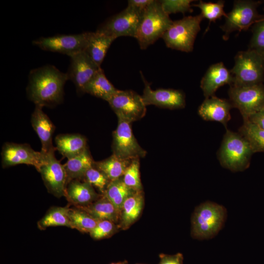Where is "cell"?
<instances>
[{"label": "cell", "instance_id": "obj_1", "mask_svg": "<svg viewBox=\"0 0 264 264\" xmlns=\"http://www.w3.org/2000/svg\"><path fill=\"white\" fill-rule=\"evenodd\" d=\"M67 80L66 73L53 65L33 69L28 75L27 97L35 105L55 107L64 100V86Z\"/></svg>", "mask_w": 264, "mask_h": 264}, {"label": "cell", "instance_id": "obj_2", "mask_svg": "<svg viewBox=\"0 0 264 264\" xmlns=\"http://www.w3.org/2000/svg\"><path fill=\"white\" fill-rule=\"evenodd\" d=\"M173 22L159 0H154L144 10L135 37L140 48L145 49L162 38Z\"/></svg>", "mask_w": 264, "mask_h": 264}, {"label": "cell", "instance_id": "obj_3", "mask_svg": "<svg viewBox=\"0 0 264 264\" xmlns=\"http://www.w3.org/2000/svg\"><path fill=\"white\" fill-rule=\"evenodd\" d=\"M253 153L249 143L243 136L227 129L218 156L222 166L238 172L249 166Z\"/></svg>", "mask_w": 264, "mask_h": 264}, {"label": "cell", "instance_id": "obj_4", "mask_svg": "<svg viewBox=\"0 0 264 264\" xmlns=\"http://www.w3.org/2000/svg\"><path fill=\"white\" fill-rule=\"evenodd\" d=\"M226 218L224 207L211 202L201 204L195 209L191 220V235L198 240L214 237L222 228Z\"/></svg>", "mask_w": 264, "mask_h": 264}, {"label": "cell", "instance_id": "obj_5", "mask_svg": "<svg viewBox=\"0 0 264 264\" xmlns=\"http://www.w3.org/2000/svg\"><path fill=\"white\" fill-rule=\"evenodd\" d=\"M234 60V66L230 70L234 78L233 86L242 87L263 84L264 57L262 55L248 49L238 52Z\"/></svg>", "mask_w": 264, "mask_h": 264}, {"label": "cell", "instance_id": "obj_6", "mask_svg": "<svg viewBox=\"0 0 264 264\" xmlns=\"http://www.w3.org/2000/svg\"><path fill=\"white\" fill-rule=\"evenodd\" d=\"M203 19L200 14L173 21L162 37L166 46L185 52L192 51L196 36L200 30V22Z\"/></svg>", "mask_w": 264, "mask_h": 264}, {"label": "cell", "instance_id": "obj_7", "mask_svg": "<svg viewBox=\"0 0 264 264\" xmlns=\"http://www.w3.org/2000/svg\"><path fill=\"white\" fill-rule=\"evenodd\" d=\"M260 1L239 0L234 2L232 10L225 17V23L220 26L223 31V40L227 41L230 34L235 31H246L261 19L264 16L257 11Z\"/></svg>", "mask_w": 264, "mask_h": 264}, {"label": "cell", "instance_id": "obj_8", "mask_svg": "<svg viewBox=\"0 0 264 264\" xmlns=\"http://www.w3.org/2000/svg\"><path fill=\"white\" fill-rule=\"evenodd\" d=\"M229 101L238 109L243 121L264 109V85L260 84L248 86H231L228 90Z\"/></svg>", "mask_w": 264, "mask_h": 264}, {"label": "cell", "instance_id": "obj_9", "mask_svg": "<svg viewBox=\"0 0 264 264\" xmlns=\"http://www.w3.org/2000/svg\"><path fill=\"white\" fill-rule=\"evenodd\" d=\"M92 33V32H85L76 34L42 37L34 40L32 43L42 50L59 53L71 57L85 50Z\"/></svg>", "mask_w": 264, "mask_h": 264}, {"label": "cell", "instance_id": "obj_10", "mask_svg": "<svg viewBox=\"0 0 264 264\" xmlns=\"http://www.w3.org/2000/svg\"><path fill=\"white\" fill-rule=\"evenodd\" d=\"M143 11L127 6L104 22L96 32L115 39L121 36L135 38Z\"/></svg>", "mask_w": 264, "mask_h": 264}, {"label": "cell", "instance_id": "obj_11", "mask_svg": "<svg viewBox=\"0 0 264 264\" xmlns=\"http://www.w3.org/2000/svg\"><path fill=\"white\" fill-rule=\"evenodd\" d=\"M117 128L112 132V154L124 160L144 157L147 152L138 144L132 129L131 123L118 119Z\"/></svg>", "mask_w": 264, "mask_h": 264}, {"label": "cell", "instance_id": "obj_12", "mask_svg": "<svg viewBox=\"0 0 264 264\" xmlns=\"http://www.w3.org/2000/svg\"><path fill=\"white\" fill-rule=\"evenodd\" d=\"M118 119L130 123L142 118L146 112L142 96L132 90H118L108 101Z\"/></svg>", "mask_w": 264, "mask_h": 264}, {"label": "cell", "instance_id": "obj_13", "mask_svg": "<svg viewBox=\"0 0 264 264\" xmlns=\"http://www.w3.org/2000/svg\"><path fill=\"white\" fill-rule=\"evenodd\" d=\"M1 156L3 168L26 164L33 166L39 172L46 154L35 151L28 144L6 142L2 146Z\"/></svg>", "mask_w": 264, "mask_h": 264}, {"label": "cell", "instance_id": "obj_14", "mask_svg": "<svg viewBox=\"0 0 264 264\" xmlns=\"http://www.w3.org/2000/svg\"><path fill=\"white\" fill-rule=\"evenodd\" d=\"M70 58V64L66 73L68 80L74 83L78 94H84L86 85L101 67L95 64L85 51Z\"/></svg>", "mask_w": 264, "mask_h": 264}, {"label": "cell", "instance_id": "obj_15", "mask_svg": "<svg viewBox=\"0 0 264 264\" xmlns=\"http://www.w3.org/2000/svg\"><path fill=\"white\" fill-rule=\"evenodd\" d=\"M39 172L48 191L58 198L65 196L67 177L64 165L57 160L54 153L46 154Z\"/></svg>", "mask_w": 264, "mask_h": 264}, {"label": "cell", "instance_id": "obj_16", "mask_svg": "<svg viewBox=\"0 0 264 264\" xmlns=\"http://www.w3.org/2000/svg\"><path fill=\"white\" fill-rule=\"evenodd\" d=\"M145 86L142 96L146 106L153 105L171 110L184 108L185 106V96L180 90L172 88H151L150 84L144 78L141 72Z\"/></svg>", "mask_w": 264, "mask_h": 264}, {"label": "cell", "instance_id": "obj_17", "mask_svg": "<svg viewBox=\"0 0 264 264\" xmlns=\"http://www.w3.org/2000/svg\"><path fill=\"white\" fill-rule=\"evenodd\" d=\"M43 107L35 105L32 113L31 123L42 145L41 152L45 154L54 153L56 148L52 143L55 127L49 117L44 112Z\"/></svg>", "mask_w": 264, "mask_h": 264}, {"label": "cell", "instance_id": "obj_18", "mask_svg": "<svg viewBox=\"0 0 264 264\" xmlns=\"http://www.w3.org/2000/svg\"><path fill=\"white\" fill-rule=\"evenodd\" d=\"M234 78L230 71L222 62L210 66L200 81V88L205 98L214 96L217 90L221 86L233 85Z\"/></svg>", "mask_w": 264, "mask_h": 264}, {"label": "cell", "instance_id": "obj_19", "mask_svg": "<svg viewBox=\"0 0 264 264\" xmlns=\"http://www.w3.org/2000/svg\"><path fill=\"white\" fill-rule=\"evenodd\" d=\"M233 108L229 100L213 96L205 98L198 108V113L206 121L219 122L226 127L231 119L230 111Z\"/></svg>", "mask_w": 264, "mask_h": 264}, {"label": "cell", "instance_id": "obj_20", "mask_svg": "<svg viewBox=\"0 0 264 264\" xmlns=\"http://www.w3.org/2000/svg\"><path fill=\"white\" fill-rule=\"evenodd\" d=\"M68 201L75 207L87 206L99 198V195L89 183L75 179L68 183L65 196Z\"/></svg>", "mask_w": 264, "mask_h": 264}, {"label": "cell", "instance_id": "obj_21", "mask_svg": "<svg viewBox=\"0 0 264 264\" xmlns=\"http://www.w3.org/2000/svg\"><path fill=\"white\" fill-rule=\"evenodd\" d=\"M144 202L143 191H136L127 198L120 211L118 227L126 230L134 223L141 214Z\"/></svg>", "mask_w": 264, "mask_h": 264}, {"label": "cell", "instance_id": "obj_22", "mask_svg": "<svg viewBox=\"0 0 264 264\" xmlns=\"http://www.w3.org/2000/svg\"><path fill=\"white\" fill-rule=\"evenodd\" d=\"M56 149L67 159L73 157L88 148L87 139L79 133L60 134L55 138Z\"/></svg>", "mask_w": 264, "mask_h": 264}, {"label": "cell", "instance_id": "obj_23", "mask_svg": "<svg viewBox=\"0 0 264 264\" xmlns=\"http://www.w3.org/2000/svg\"><path fill=\"white\" fill-rule=\"evenodd\" d=\"M79 208L98 221L108 220L116 223L119 220L120 212L104 195L92 203Z\"/></svg>", "mask_w": 264, "mask_h": 264}, {"label": "cell", "instance_id": "obj_24", "mask_svg": "<svg viewBox=\"0 0 264 264\" xmlns=\"http://www.w3.org/2000/svg\"><path fill=\"white\" fill-rule=\"evenodd\" d=\"M94 163L88 148L80 154L67 159L63 164L66 174L67 185L73 180L83 179L86 172L93 166Z\"/></svg>", "mask_w": 264, "mask_h": 264}, {"label": "cell", "instance_id": "obj_25", "mask_svg": "<svg viewBox=\"0 0 264 264\" xmlns=\"http://www.w3.org/2000/svg\"><path fill=\"white\" fill-rule=\"evenodd\" d=\"M117 90L107 78L101 68L86 85L84 93L108 102Z\"/></svg>", "mask_w": 264, "mask_h": 264}, {"label": "cell", "instance_id": "obj_26", "mask_svg": "<svg viewBox=\"0 0 264 264\" xmlns=\"http://www.w3.org/2000/svg\"><path fill=\"white\" fill-rule=\"evenodd\" d=\"M115 38L92 32L89 43L84 51L92 60L101 67L106 54Z\"/></svg>", "mask_w": 264, "mask_h": 264}, {"label": "cell", "instance_id": "obj_27", "mask_svg": "<svg viewBox=\"0 0 264 264\" xmlns=\"http://www.w3.org/2000/svg\"><path fill=\"white\" fill-rule=\"evenodd\" d=\"M132 160L120 159L112 154L101 161L95 162L93 166L102 172L110 181L121 178Z\"/></svg>", "mask_w": 264, "mask_h": 264}, {"label": "cell", "instance_id": "obj_28", "mask_svg": "<svg viewBox=\"0 0 264 264\" xmlns=\"http://www.w3.org/2000/svg\"><path fill=\"white\" fill-rule=\"evenodd\" d=\"M135 192L128 187L121 178L110 181L108 185L104 195L114 205L120 213L122 206L127 198Z\"/></svg>", "mask_w": 264, "mask_h": 264}, {"label": "cell", "instance_id": "obj_29", "mask_svg": "<svg viewBox=\"0 0 264 264\" xmlns=\"http://www.w3.org/2000/svg\"><path fill=\"white\" fill-rule=\"evenodd\" d=\"M69 209L68 206L51 208L38 222L39 228L43 230L49 227L66 226L71 228Z\"/></svg>", "mask_w": 264, "mask_h": 264}, {"label": "cell", "instance_id": "obj_30", "mask_svg": "<svg viewBox=\"0 0 264 264\" xmlns=\"http://www.w3.org/2000/svg\"><path fill=\"white\" fill-rule=\"evenodd\" d=\"M239 133L248 141L254 153L264 152V129L246 120L239 128Z\"/></svg>", "mask_w": 264, "mask_h": 264}, {"label": "cell", "instance_id": "obj_31", "mask_svg": "<svg viewBox=\"0 0 264 264\" xmlns=\"http://www.w3.org/2000/svg\"><path fill=\"white\" fill-rule=\"evenodd\" d=\"M69 218L71 228L82 233H90L99 221L85 211L76 207L69 209Z\"/></svg>", "mask_w": 264, "mask_h": 264}, {"label": "cell", "instance_id": "obj_32", "mask_svg": "<svg viewBox=\"0 0 264 264\" xmlns=\"http://www.w3.org/2000/svg\"><path fill=\"white\" fill-rule=\"evenodd\" d=\"M224 0H219L217 2H204L200 0L197 4H193V6L197 7L201 10L200 14L203 18H206L209 21V25L211 22H215L217 20L227 16L223 9L224 6ZM208 27L207 29H208Z\"/></svg>", "mask_w": 264, "mask_h": 264}, {"label": "cell", "instance_id": "obj_33", "mask_svg": "<svg viewBox=\"0 0 264 264\" xmlns=\"http://www.w3.org/2000/svg\"><path fill=\"white\" fill-rule=\"evenodd\" d=\"M139 169V159L136 158L132 160L122 178L128 187L135 191H143Z\"/></svg>", "mask_w": 264, "mask_h": 264}, {"label": "cell", "instance_id": "obj_34", "mask_svg": "<svg viewBox=\"0 0 264 264\" xmlns=\"http://www.w3.org/2000/svg\"><path fill=\"white\" fill-rule=\"evenodd\" d=\"M83 180L97 188L103 194L110 181L107 176L94 166L85 173Z\"/></svg>", "mask_w": 264, "mask_h": 264}, {"label": "cell", "instance_id": "obj_35", "mask_svg": "<svg viewBox=\"0 0 264 264\" xmlns=\"http://www.w3.org/2000/svg\"><path fill=\"white\" fill-rule=\"evenodd\" d=\"M252 31L248 49L256 51L264 57V16L253 25Z\"/></svg>", "mask_w": 264, "mask_h": 264}, {"label": "cell", "instance_id": "obj_36", "mask_svg": "<svg viewBox=\"0 0 264 264\" xmlns=\"http://www.w3.org/2000/svg\"><path fill=\"white\" fill-rule=\"evenodd\" d=\"M192 0H159L164 11L168 15L186 12H192Z\"/></svg>", "mask_w": 264, "mask_h": 264}, {"label": "cell", "instance_id": "obj_37", "mask_svg": "<svg viewBox=\"0 0 264 264\" xmlns=\"http://www.w3.org/2000/svg\"><path fill=\"white\" fill-rule=\"evenodd\" d=\"M117 227L118 226H116L115 223L110 220H100L89 234L91 238L95 240L108 238L116 232Z\"/></svg>", "mask_w": 264, "mask_h": 264}, {"label": "cell", "instance_id": "obj_38", "mask_svg": "<svg viewBox=\"0 0 264 264\" xmlns=\"http://www.w3.org/2000/svg\"><path fill=\"white\" fill-rule=\"evenodd\" d=\"M158 264H183V257L181 253L174 255L160 254Z\"/></svg>", "mask_w": 264, "mask_h": 264}, {"label": "cell", "instance_id": "obj_39", "mask_svg": "<svg viewBox=\"0 0 264 264\" xmlns=\"http://www.w3.org/2000/svg\"><path fill=\"white\" fill-rule=\"evenodd\" d=\"M246 120L264 129V109L251 115Z\"/></svg>", "mask_w": 264, "mask_h": 264}, {"label": "cell", "instance_id": "obj_40", "mask_svg": "<svg viewBox=\"0 0 264 264\" xmlns=\"http://www.w3.org/2000/svg\"><path fill=\"white\" fill-rule=\"evenodd\" d=\"M154 0H129L128 6L144 11Z\"/></svg>", "mask_w": 264, "mask_h": 264}, {"label": "cell", "instance_id": "obj_41", "mask_svg": "<svg viewBox=\"0 0 264 264\" xmlns=\"http://www.w3.org/2000/svg\"><path fill=\"white\" fill-rule=\"evenodd\" d=\"M110 264H128V263L127 261H124L122 262H118L117 263H112Z\"/></svg>", "mask_w": 264, "mask_h": 264}, {"label": "cell", "instance_id": "obj_42", "mask_svg": "<svg viewBox=\"0 0 264 264\" xmlns=\"http://www.w3.org/2000/svg\"></svg>", "mask_w": 264, "mask_h": 264}]
</instances>
